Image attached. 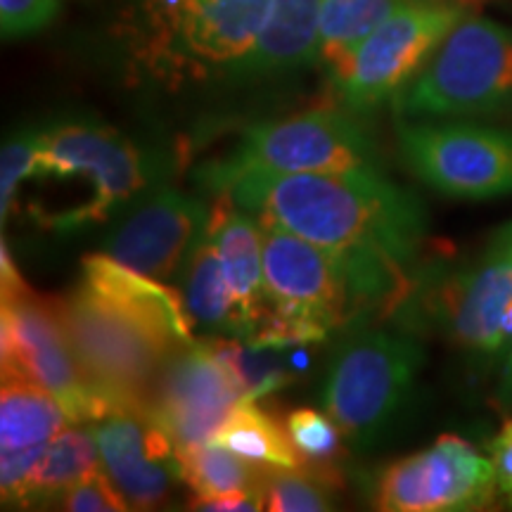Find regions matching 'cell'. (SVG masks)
I'll return each instance as SVG.
<instances>
[{"label": "cell", "instance_id": "7", "mask_svg": "<svg viewBox=\"0 0 512 512\" xmlns=\"http://www.w3.org/2000/svg\"><path fill=\"white\" fill-rule=\"evenodd\" d=\"M420 366L422 347L413 332H351L330 361L325 413L349 441L373 448L401 413Z\"/></svg>", "mask_w": 512, "mask_h": 512}, {"label": "cell", "instance_id": "8", "mask_svg": "<svg viewBox=\"0 0 512 512\" xmlns=\"http://www.w3.org/2000/svg\"><path fill=\"white\" fill-rule=\"evenodd\" d=\"M512 302V261L494 240L475 264L430 268L413 278L394 309L403 330H437L470 354L494 356L505 347L503 313Z\"/></svg>", "mask_w": 512, "mask_h": 512}, {"label": "cell", "instance_id": "2", "mask_svg": "<svg viewBox=\"0 0 512 512\" xmlns=\"http://www.w3.org/2000/svg\"><path fill=\"white\" fill-rule=\"evenodd\" d=\"M273 0H140L128 50L145 74L176 83L230 79L264 29Z\"/></svg>", "mask_w": 512, "mask_h": 512}, {"label": "cell", "instance_id": "31", "mask_svg": "<svg viewBox=\"0 0 512 512\" xmlns=\"http://www.w3.org/2000/svg\"><path fill=\"white\" fill-rule=\"evenodd\" d=\"M60 0H0V31L3 38L38 34L53 22Z\"/></svg>", "mask_w": 512, "mask_h": 512}, {"label": "cell", "instance_id": "26", "mask_svg": "<svg viewBox=\"0 0 512 512\" xmlns=\"http://www.w3.org/2000/svg\"><path fill=\"white\" fill-rule=\"evenodd\" d=\"M209 349L221 358L242 384L249 401L259 396L278 392L285 384L292 382L294 363H285L278 356L275 347H254V344L242 342V339H209Z\"/></svg>", "mask_w": 512, "mask_h": 512}, {"label": "cell", "instance_id": "22", "mask_svg": "<svg viewBox=\"0 0 512 512\" xmlns=\"http://www.w3.org/2000/svg\"><path fill=\"white\" fill-rule=\"evenodd\" d=\"M98 441L88 427H67L48 441L29 472L19 505L50 503L98 465Z\"/></svg>", "mask_w": 512, "mask_h": 512}, {"label": "cell", "instance_id": "3", "mask_svg": "<svg viewBox=\"0 0 512 512\" xmlns=\"http://www.w3.org/2000/svg\"><path fill=\"white\" fill-rule=\"evenodd\" d=\"M55 309L76 363L107 413L131 406L150 408L164 363L183 344L83 283L69 297L55 299Z\"/></svg>", "mask_w": 512, "mask_h": 512}, {"label": "cell", "instance_id": "25", "mask_svg": "<svg viewBox=\"0 0 512 512\" xmlns=\"http://www.w3.org/2000/svg\"><path fill=\"white\" fill-rule=\"evenodd\" d=\"M406 0H320L318 64L337 72L349 55Z\"/></svg>", "mask_w": 512, "mask_h": 512}, {"label": "cell", "instance_id": "36", "mask_svg": "<svg viewBox=\"0 0 512 512\" xmlns=\"http://www.w3.org/2000/svg\"><path fill=\"white\" fill-rule=\"evenodd\" d=\"M496 242H498V245H501L503 252L508 254L510 261H512V226L503 228L501 235H498V238H496Z\"/></svg>", "mask_w": 512, "mask_h": 512}, {"label": "cell", "instance_id": "33", "mask_svg": "<svg viewBox=\"0 0 512 512\" xmlns=\"http://www.w3.org/2000/svg\"><path fill=\"white\" fill-rule=\"evenodd\" d=\"M489 453L496 470L498 491H501L512 505V418L505 420L496 437L491 439Z\"/></svg>", "mask_w": 512, "mask_h": 512}, {"label": "cell", "instance_id": "27", "mask_svg": "<svg viewBox=\"0 0 512 512\" xmlns=\"http://www.w3.org/2000/svg\"><path fill=\"white\" fill-rule=\"evenodd\" d=\"M285 430L290 434V441L302 456L306 470L313 475L332 482H339L332 472L335 458L342 451V430L328 413H318L313 408H297L287 415Z\"/></svg>", "mask_w": 512, "mask_h": 512}, {"label": "cell", "instance_id": "4", "mask_svg": "<svg viewBox=\"0 0 512 512\" xmlns=\"http://www.w3.org/2000/svg\"><path fill=\"white\" fill-rule=\"evenodd\" d=\"M261 228L266 313L247 344L299 347L363 318L347 271L335 254L278 223L261 221Z\"/></svg>", "mask_w": 512, "mask_h": 512}, {"label": "cell", "instance_id": "6", "mask_svg": "<svg viewBox=\"0 0 512 512\" xmlns=\"http://www.w3.org/2000/svg\"><path fill=\"white\" fill-rule=\"evenodd\" d=\"M361 114L347 107H323L297 117L247 128L233 155L200 171L202 185L221 192L247 174H337L382 169L377 145Z\"/></svg>", "mask_w": 512, "mask_h": 512}, {"label": "cell", "instance_id": "13", "mask_svg": "<svg viewBox=\"0 0 512 512\" xmlns=\"http://www.w3.org/2000/svg\"><path fill=\"white\" fill-rule=\"evenodd\" d=\"M496 470L465 439L444 434L430 448L396 460L377 479L375 508L387 512H465L491 508Z\"/></svg>", "mask_w": 512, "mask_h": 512}, {"label": "cell", "instance_id": "20", "mask_svg": "<svg viewBox=\"0 0 512 512\" xmlns=\"http://www.w3.org/2000/svg\"><path fill=\"white\" fill-rule=\"evenodd\" d=\"M69 415L41 382L3 366L0 392V451L43 446L67 430Z\"/></svg>", "mask_w": 512, "mask_h": 512}, {"label": "cell", "instance_id": "9", "mask_svg": "<svg viewBox=\"0 0 512 512\" xmlns=\"http://www.w3.org/2000/svg\"><path fill=\"white\" fill-rule=\"evenodd\" d=\"M86 176L93 195L81 207L46 219L48 228L74 230L105 221L114 209L143 195L155 183V162L131 140L107 126L64 121L43 128L31 178Z\"/></svg>", "mask_w": 512, "mask_h": 512}, {"label": "cell", "instance_id": "32", "mask_svg": "<svg viewBox=\"0 0 512 512\" xmlns=\"http://www.w3.org/2000/svg\"><path fill=\"white\" fill-rule=\"evenodd\" d=\"M43 448H46V444L19 448V451H3V456H0V489H3L5 508H8V505L10 508L19 505V498H22L29 472L34 470Z\"/></svg>", "mask_w": 512, "mask_h": 512}, {"label": "cell", "instance_id": "35", "mask_svg": "<svg viewBox=\"0 0 512 512\" xmlns=\"http://www.w3.org/2000/svg\"><path fill=\"white\" fill-rule=\"evenodd\" d=\"M498 401L512 411V351L508 354V361H505L503 366L501 382H498Z\"/></svg>", "mask_w": 512, "mask_h": 512}, {"label": "cell", "instance_id": "5", "mask_svg": "<svg viewBox=\"0 0 512 512\" xmlns=\"http://www.w3.org/2000/svg\"><path fill=\"white\" fill-rule=\"evenodd\" d=\"M401 119H470L512 112V27L465 15L394 98Z\"/></svg>", "mask_w": 512, "mask_h": 512}, {"label": "cell", "instance_id": "29", "mask_svg": "<svg viewBox=\"0 0 512 512\" xmlns=\"http://www.w3.org/2000/svg\"><path fill=\"white\" fill-rule=\"evenodd\" d=\"M38 145H41V131L27 128L5 140L3 155H0V216L3 223L8 221L12 207H15L17 190L22 181L34 174Z\"/></svg>", "mask_w": 512, "mask_h": 512}, {"label": "cell", "instance_id": "24", "mask_svg": "<svg viewBox=\"0 0 512 512\" xmlns=\"http://www.w3.org/2000/svg\"><path fill=\"white\" fill-rule=\"evenodd\" d=\"M214 444L226 446L228 451L252 463H264L266 467L306 470L287 430H283L264 408L256 406V401L249 399L233 408L221 430L216 432Z\"/></svg>", "mask_w": 512, "mask_h": 512}, {"label": "cell", "instance_id": "34", "mask_svg": "<svg viewBox=\"0 0 512 512\" xmlns=\"http://www.w3.org/2000/svg\"><path fill=\"white\" fill-rule=\"evenodd\" d=\"M192 510H214V512H238V510H261L264 498L247 491H233L214 498H192Z\"/></svg>", "mask_w": 512, "mask_h": 512}, {"label": "cell", "instance_id": "16", "mask_svg": "<svg viewBox=\"0 0 512 512\" xmlns=\"http://www.w3.org/2000/svg\"><path fill=\"white\" fill-rule=\"evenodd\" d=\"M100 460L131 508L164 503L178 477V451L150 408L131 406L95 420Z\"/></svg>", "mask_w": 512, "mask_h": 512}, {"label": "cell", "instance_id": "30", "mask_svg": "<svg viewBox=\"0 0 512 512\" xmlns=\"http://www.w3.org/2000/svg\"><path fill=\"white\" fill-rule=\"evenodd\" d=\"M62 505L72 512H121L131 508L107 470L100 467L69 486L62 496Z\"/></svg>", "mask_w": 512, "mask_h": 512}, {"label": "cell", "instance_id": "12", "mask_svg": "<svg viewBox=\"0 0 512 512\" xmlns=\"http://www.w3.org/2000/svg\"><path fill=\"white\" fill-rule=\"evenodd\" d=\"M403 162L422 183L456 200L512 195V131L460 119H401Z\"/></svg>", "mask_w": 512, "mask_h": 512}, {"label": "cell", "instance_id": "10", "mask_svg": "<svg viewBox=\"0 0 512 512\" xmlns=\"http://www.w3.org/2000/svg\"><path fill=\"white\" fill-rule=\"evenodd\" d=\"M470 10L444 0H406L330 74L347 110L368 114L394 100Z\"/></svg>", "mask_w": 512, "mask_h": 512}, {"label": "cell", "instance_id": "17", "mask_svg": "<svg viewBox=\"0 0 512 512\" xmlns=\"http://www.w3.org/2000/svg\"><path fill=\"white\" fill-rule=\"evenodd\" d=\"M209 235L219 252L233 302L242 323V342H249L266 313L264 290V228L259 219L240 209L226 192H219L211 207Z\"/></svg>", "mask_w": 512, "mask_h": 512}, {"label": "cell", "instance_id": "28", "mask_svg": "<svg viewBox=\"0 0 512 512\" xmlns=\"http://www.w3.org/2000/svg\"><path fill=\"white\" fill-rule=\"evenodd\" d=\"M328 482L309 470L268 467L264 477V508L271 512H325L335 508Z\"/></svg>", "mask_w": 512, "mask_h": 512}, {"label": "cell", "instance_id": "23", "mask_svg": "<svg viewBox=\"0 0 512 512\" xmlns=\"http://www.w3.org/2000/svg\"><path fill=\"white\" fill-rule=\"evenodd\" d=\"M266 470V465L256 467L252 460L214 441L178 448V477L195 494L192 498H214L233 491H247L264 498Z\"/></svg>", "mask_w": 512, "mask_h": 512}, {"label": "cell", "instance_id": "19", "mask_svg": "<svg viewBox=\"0 0 512 512\" xmlns=\"http://www.w3.org/2000/svg\"><path fill=\"white\" fill-rule=\"evenodd\" d=\"M83 285L140 313L178 344L195 342L181 292L164 287L162 280L119 264L110 254H93L83 259Z\"/></svg>", "mask_w": 512, "mask_h": 512}, {"label": "cell", "instance_id": "14", "mask_svg": "<svg viewBox=\"0 0 512 512\" xmlns=\"http://www.w3.org/2000/svg\"><path fill=\"white\" fill-rule=\"evenodd\" d=\"M245 389L207 342L178 347L164 363L150 413L178 448L211 444Z\"/></svg>", "mask_w": 512, "mask_h": 512}, {"label": "cell", "instance_id": "38", "mask_svg": "<svg viewBox=\"0 0 512 512\" xmlns=\"http://www.w3.org/2000/svg\"><path fill=\"white\" fill-rule=\"evenodd\" d=\"M444 3H453V5H460V8H465V10H472V8H477V5L491 3V0H444Z\"/></svg>", "mask_w": 512, "mask_h": 512}, {"label": "cell", "instance_id": "1", "mask_svg": "<svg viewBox=\"0 0 512 512\" xmlns=\"http://www.w3.org/2000/svg\"><path fill=\"white\" fill-rule=\"evenodd\" d=\"M221 192L261 221L278 223L342 261L363 311H394L413 285L427 214L382 169L337 174H247Z\"/></svg>", "mask_w": 512, "mask_h": 512}, {"label": "cell", "instance_id": "15", "mask_svg": "<svg viewBox=\"0 0 512 512\" xmlns=\"http://www.w3.org/2000/svg\"><path fill=\"white\" fill-rule=\"evenodd\" d=\"M211 209L176 188L145 197L107 240V254L133 271L171 280L204 235Z\"/></svg>", "mask_w": 512, "mask_h": 512}, {"label": "cell", "instance_id": "21", "mask_svg": "<svg viewBox=\"0 0 512 512\" xmlns=\"http://www.w3.org/2000/svg\"><path fill=\"white\" fill-rule=\"evenodd\" d=\"M181 299L192 330L207 335H226L242 339L238 306L233 302L228 280L223 275L219 252L209 230L192 249L181 268Z\"/></svg>", "mask_w": 512, "mask_h": 512}, {"label": "cell", "instance_id": "18", "mask_svg": "<svg viewBox=\"0 0 512 512\" xmlns=\"http://www.w3.org/2000/svg\"><path fill=\"white\" fill-rule=\"evenodd\" d=\"M320 0H273L264 29L230 81H264L318 64Z\"/></svg>", "mask_w": 512, "mask_h": 512}, {"label": "cell", "instance_id": "11", "mask_svg": "<svg viewBox=\"0 0 512 512\" xmlns=\"http://www.w3.org/2000/svg\"><path fill=\"white\" fill-rule=\"evenodd\" d=\"M3 316H0V351L3 366L17 368L41 382L62 403L72 422H95L107 415V406L83 377L67 332L57 316L55 299L34 294L15 268L3 240Z\"/></svg>", "mask_w": 512, "mask_h": 512}, {"label": "cell", "instance_id": "37", "mask_svg": "<svg viewBox=\"0 0 512 512\" xmlns=\"http://www.w3.org/2000/svg\"><path fill=\"white\" fill-rule=\"evenodd\" d=\"M503 337H505V344H512V302L508 304V309L503 313Z\"/></svg>", "mask_w": 512, "mask_h": 512}]
</instances>
